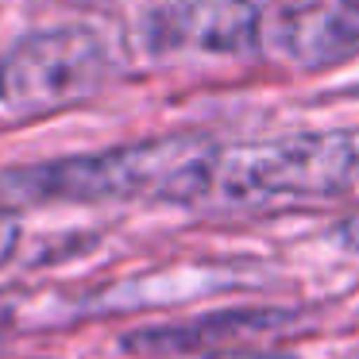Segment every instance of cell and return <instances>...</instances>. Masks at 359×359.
Wrapping results in <instances>:
<instances>
[{"label":"cell","mask_w":359,"mask_h":359,"mask_svg":"<svg viewBox=\"0 0 359 359\" xmlns=\"http://www.w3.org/2000/svg\"><path fill=\"white\" fill-rule=\"evenodd\" d=\"M16 243H20V224H16V217H12L8 209H0V266L12 259Z\"/></svg>","instance_id":"7"},{"label":"cell","mask_w":359,"mask_h":359,"mask_svg":"<svg viewBox=\"0 0 359 359\" xmlns=\"http://www.w3.org/2000/svg\"><path fill=\"white\" fill-rule=\"evenodd\" d=\"M259 43L290 70L320 74L359 58V0H274Z\"/></svg>","instance_id":"4"},{"label":"cell","mask_w":359,"mask_h":359,"mask_svg":"<svg viewBox=\"0 0 359 359\" xmlns=\"http://www.w3.org/2000/svg\"><path fill=\"white\" fill-rule=\"evenodd\" d=\"M112 62L104 39L86 24L32 32L0 58V104L39 116L81 104L104 86Z\"/></svg>","instance_id":"3"},{"label":"cell","mask_w":359,"mask_h":359,"mask_svg":"<svg viewBox=\"0 0 359 359\" xmlns=\"http://www.w3.org/2000/svg\"><path fill=\"white\" fill-rule=\"evenodd\" d=\"M263 16L251 0H166L147 20L155 55L236 58L259 47Z\"/></svg>","instance_id":"5"},{"label":"cell","mask_w":359,"mask_h":359,"mask_svg":"<svg viewBox=\"0 0 359 359\" xmlns=\"http://www.w3.org/2000/svg\"><path fill=\"white\" fill-rule=\"evenodd\" d=\"M4 325H8V305L0 302V332H4Z\"/></svg>","instance_id":"8"},{"label":"cell","mask_w":359,"mask_h":359,"mask_svg":"<svg viewBox=\"0 0 359 359\" xmlns=\"http://www.w3.org/2000/svg\"><path fill=\"white\" fill-rule=\"evenodd\" d=\"M286 325V313H212L186 325H163V328H140L124 336V351L135 355H174V351H194L220 344L228 336H251L259 328Z\"/></svg>","instance_id":"6"},{"label":"cell","mask_w":359,"mask_h":359,"mask_svg":"<svg viewBox=\"0 0 359 359\" xmlns=\"http://www.w3.org/2000/svg\"><path fill=\"white\" fill-rule=\"evenodd\" d=\"M212 143L197 135L124 143V147L70 155L55 163H32L0 170V209L50 201H197L209 194Z\"/></svg>","instance_id":"1"},{"label":"cell","mask_w":359,"mask_h":359,"mask_svg":"<svg viewBox=\"0 0 359 359\" xmlns=\"http://www.w3.org/2000/svg\"><path fill=\"white\" fill-rule=\"evenodd\" d=\"M359 186V128L297 132L212 151L209 194L228 205L328 201Z\"/></svg>","instance_id":"2"}]
</instances>
